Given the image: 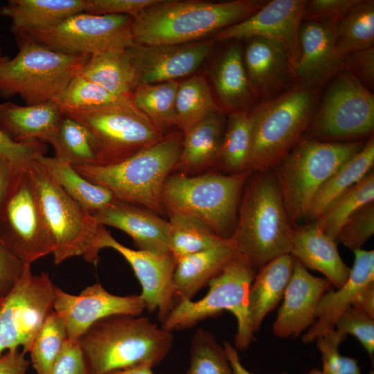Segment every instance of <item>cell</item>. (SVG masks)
Returning a JSON list of instances; mask_svg holds the SVG:
<instances>
[{"instance_id": "cell-36", "label": "cell", "mask_w": 374, "mask_h": 374, "mask_svg": "<svg viewBox=\"0 0 374 374\" xmlns=\"http://www.w3.org/2000/svg\"><path fill=\"white\" fill-rule=\"evenodd\" d=\"M339 55L373 47L374 1L361 0L345 17L335 24Z\"/></svg>"}, {"instance_id": "cell-45", "label": "cell", "mask_w": 374, "mask_h": 374, "mask_svg": "<svg viewBox=\"0 0 374 374\" xmlns=\"http://www.w3.org/2000/svg\"><path fill=\"white\" fill-rule=\"evenodd\" d=\"M346 337L335 329L317 339L321 355V374H362L356 359L343 356L339 346Z\"/></svg>"}, {"instance_id": "cell-55", "label": "cell", "mask_w": 374, "mask_h": 374, "mask_svg": "<svg viewBox=\"0 0 374 374\" xmlns=\"http://www.w3.org/2000/svg\"><path fill=\"white\" fill-rule=\"evenodd\" d=\"M351 307L374 319V283L360 291Z\"/></svg>"}, {"instance_id": "cell-33", "label": "cell", "mask_w": 374, "mask_h": 374, "mask_svg": "<svg viewBox=\"0 0 374 374\" xmlns=\"http://www.w3.org/2000/svg\"><path fill=\"white\" fill-rule=\"evenodd\" d=\"M37 160L67 195L91 214L115 199L109 190L89 181L73 166L55 156L43 155Z\"/></svg>"}, {"instance_id": "cell-14", "label": "cell", "mask_w": 374, "mask_h": 374, "mask_svg": "<svg viewBox=\"0 0 374 374\" xmlns=\"http://www.w3.org/2000/svg\"><path fill=\"white\" fill-rule=\"evenodd\" d=\"M374 96L350 71L336 75L308 130L313 139L337 141L373 134Z\"/></svg>"}, {"instance_id": "cell-60", "label": "cell", "mask_w": 374, "mask_h": 374, "mask_svg": "<svg viewBox=\"0 0 374 374\" xmlns=\"http://www.w3.org/2000/svg\"><path fill=\"white\" fill-rule=\"evenodd\" d=\"M8 57L5 56V57H3L0 59V66L1 65V64L7 59Z\"/></svg>"}, {"instance_id": "cell-4", "label": "cell", "mask_w": 374, "mask_h": 374, "mask_svg": "<svg viewBox=\"0 0 374 374\" xmlns=\"http://www.w3.org/2000/svg\"><path fill=\"white\" fill-rule=\"evenodd\" d=\"M182 139L180 132H173L118 163L73 166L89 181L109 190L116 199L161 214L163 186L177 161Z\"/></svg>"}, {"instance_id": "cell-25", "label": "cell", "mask_w": 374, "mask_h": 374, "mask_svg": "<svg viewBox=\"0 0 374 374\" xmlns=\"http://www.w3.org/2000/svg\"><path fill=\"white\" fill-rule=\"evenodd\" d=\"M290 255L305 268L323 274L337 288L348 278L350 268L342 260L336 241L325 234L314 222L292 228Z\"/></svg>"}, {"instance_id": "cell-15", "label": "cell", "mask_w": 374, "mask_h": 374, "mask_svg": "<svg viewBox=\"0 0 374 374\" xmlns=\"http://www.w3.org/2000/svg\"><path fill=\"white\" fill-rule=\"evenodd\" d=\"M55 286L47 272L33 274L30 265L0 304V355L18 349L25 355L53 310Z\"/></svg>"}, {"instance_id": "cell-26", "label": "cell", "mask_w": 374, "mask_h": 374, "mask_svg": "<svg viewBox=\"0 0 374 374\" xmlns=\"http://www.w3.org/2000/svg\"><path fill=\"white\" fill-rule=\"evenodd\" d=\"M236 254L229 239L224 243L180 258L173 276L175 300H192Z\"/></svg>"}, {"instance_id": "cell-22", "label": "cell", "mask_w": 374, "mask_h": 374, "mask_svg": "<svg viewBox=\"0 0 374 374\" xmlns=\"http://www.w3.org/2000/svg\"><path fill=\"white\" fill-rule=\"evenodd\" d=\"M93 215L99 225L110 226L128 234L138 249L170 253L169 221L144 207L114 199Z\"/></svg>"}, {"instance_id": "cell-46", "label": "cell", "mask_w": 374, "mask_h": 374, "mask_svg": "<svg viewBox=\"0 0 374 374\" xmlns=\"http://www.w3.org/2000/svg\"><path fill=\"white\" fill-rule=\"evenodd\" d=\"M374 233V202L354 213L339 230L336 242L354 251L359 249Z\"/></svg>"}, {"instance_id": "cell-40", "label": "cell", "mask_w": 374, "mask_h": 374, "mask_svg": "<svg viewBox=\"0 0 374 374\" xmlns=\"http://www.w3.org/2000/svg\"><path fill=\"white\" fill-rule=\"evenodd\" d=\"M218 109L209 86L202 76L194 75L179 83L176 111L178 127L183 133Z\"/></svg>"}, {"instance_id": "cell-51", "label": "cell", "mask_w": 374, "mask_h": 374, "mask_svg": "<svg viewBox=\"0 0 374 374\" xmlns=\"http://www.w3.org/2000/svg\"><path fill=\"white\" fill-rule=\"evenodd\" d=\"M155 0H87L84 12L98 15H127L133 18Z\"/></svg>"}, {"instance_id": "cell-48", "label": "cell", "mask_w": 374, "mask_h": 374, "mask_svg": "<svg viewBox=\"0 0 374 374\" xmlns=\"http://www.w3.org/2000/svg\"><path fill=\"white\" fill-rule=\"evenodd\" d=\"M44 142L33 140L17 143L0 130V159L14 168L28 166L38 157L45 155Z\"/></svg>"}, {"instance_id": "cell-16", "label": "cell", "mask_w": 374, "mask_h": 374, "mask_svg": "<svg viewBox=\"0 0 374 374\" xmlns=\"http://www.w3.org/2000/svg\"><path fill=\"white\" fill-rule=\"evenodd\" d=\"M104 248L116 251L130 265L141 284L139 296L145 310L157 311L162 322L175 306L173 276L177 261L173 256L130 249L116 240L101 225L96 249L99 253Z\"/></svg>"}, {"instance_id": "cell-62", "label": "cell", "mask_w": 374, "mask_h": 374, "mask_svg": "<svg viewBox=\"0 0 374 374\" xmlns=\"http://www.w3.org/2000/svg\"><path fill=\"white\" fill-rule=\"evenodd\" d=\"M2 299H3V298L0 299V304H1V302Z\"/></svg>"}, {"instance_id": "cell-57", "label": "cell", "mask_w": 374, "mask_h": 374, "mask_svg": "<svg viewBox=\"0 0 374 374\" xmlns=\"http://www.w3.org/2000/svg\"><path fill=\"white\" fill-rule=\"evenodd\" d=\"M14 169L10 165L0 159V204L6 194Z\"/></svg>"}, {"instance_id": "cell-13", "label": "cell", "mask_w": 374, "mask_h": 374, "mask_svg": "<svg viewBox=\"0 0 374 374\" xmlns=\"http://www.w3.org/2000/svg\"><path fill=\"white\" fill-rule=\"evenodd\" d=\"M29 166L12 170L0 204V238L8 250L26 265L51 253Z\"/></svg>"}, {"instance_id": "cell-37", "label": "cell", "mask_w": 374, "mask_h": 374, "mask_svg": "<svg viewBox=\"0 0 374 374\" xmlns=\"http://www.w3.org/2000/svg\"><path fill=\"white\" fill-rule=\"evenodd\" d=\"M176 80L137 86L132 94L136 106L158 128L164 130L178 127Z\"/></svg>"}, {"instance_id": "cell-28", "label": "cell", "mask_w": 374, "mask_h": 374, "mask_svg": "<svg viewBox=\"0 0 374 374\" xmlns=\"http://www.w3.org/2000/svg\"><path fill=\"white\" fill-rule=\"evenodd\" d=\"M223 130L224 118L218 109L184 133L174 170L188 175L213 163L220 157Z\"/></svg>"}, {"instance_id": "cell-3", "label": "cell", "mask_w": 374, "mask_h": 374, "mask_svg": "<svg viewBox=\"0 0 374 374\" xmlns=\"http://www.w3.org/2000/svg\"><path fill=\"white\" fill-rule=\"evenodd\" d=\"M172 332L148 317L115 314L93 323L79 339L91 374L159 364L170 352Z\"/></svg>"}, {"instance_id": "cell-8", "label": "cell", "mask_w": 374, "mask_h": 374, "mask_svg": "<svg viewBox=\"0 0 374 374\" xmlns=\"http://www.w3.org/2000/svg\"><path fill=\"white\" fill-rule=\"evenodd\" d=\"M257 270L244 256L236 254L208 283L206 294L198 301L177 302L161 322V328L172 332L188 328L223 311L237 320L236 349L243 350L253 340L249 312V292Z\"/></svg>"}, {"instance_id": "cell-58", "label": "cell", "mask_w": 374, "mask_h": 374, "mask_svg": "<svg viewBox=\"0 0 374 374\" xmlns=\"http://www.w3.org/2000/svg\"><path fill=\"white\" fill-rule=\"evenodd\" d=\"M106 374H155V373L153 372L152 367L149 366H146V365H141V366H136L126 368L123 369L116 370L114 371L107 373Z\"/></svg>"}, {"instance_id": "cell-29", "label": "cell", "mask_w": 374, "mask_h": 374, "mask_svg": "<svg viewBox=\"0 0 374 374\" xmlns=\"http://www.w3.org/2000/svg\"><path fill=\"white\" fill-rule=\"evenodd\" d=\"M87 0H9L0 15L11 20L15 35L54 26L74 15L84 12Z\"/></svg>"}, {"instance_id": "cell-12", "label": "cell", "mask_w": 374, "mask_h": 374, "mask_svg": "<svg viewBox=\"0 0 374 374\" xmlns=\"http://www.w3.org/2000/svg\"><path fill=\"white\" fill-rule=\"evenodd\" d=\"M133 20L127 15L82 12L54 26L15 37L17 41H30L62 53L91 57L124 51L132 45Z\"/></svg>"}, {"instance_id": "cell-59", "label": "cell", "mask_w": 374, "mask_h": 374, "mask_svg": "<svg viewBox=\"0 0 374 374\" xmlns=\"http://www.w3.org/2000/svg\"><path fill=\"white\" fill-rule=\"evenodd\" d=\"M283 374H285V373H283ZM307 374H321V370L318 368H313L310 370Z\"/></svg>"}, {"instance_id": "cell-5", "label": "cell", "mask_w": 374, "mask_h": 374, "mask_svg": "<svg viewBox=\"0 0 374 374\" xmlns=\"http://www.w3.org/2000/svg\"><path fill=\"white\" fill-rule=\"evenodd\" d=\"M317 98L315 87L299 84L249 113L252 142L248 171L271 170L290 152L311 123Z\"/></svg>"}, {"instance_id": "cell-1", "label": "cell", "mask_w": 374, "mask_h": 374, "mask_svg": "<svg viewBox=\"0 0 374 374\" xmlns=\"http://www.w3.org/2000/svg\"><path fill=\"white\" fill-rule=\"evenodd\" d=\"M267 1L155 0L134 18V43L177 45L198 42L247 19Z\"/></svg>"}, {"instance_id": "cell-38", "label": "cell", "mask_w": 374, "mask_h": 374, "mask_svg": "<svg viewBox=\"0 0 374 374\" xmlns=\"http://www.w3.org/2000/svg\"><path fill=\"white\" fill-rule=\"evenodd\" d=\"M371 202H374L373 170L337 197L313 222L335 240L344 224L361 208Z\"/></svg>"}, {"instance_id": "cell-39", "label": "cell", "mask_w": 374, "mask_h": 374, "mask_svg": "<svg viewBox=\"0 0 374 374\" xmlns=\"http://www.w3.org/2000/svg\"><path fill=\"white\" fill-rule=\"evenodd\" d=\"M169 217L170 252L176 261L229 240L217 235L207 225L193 217L170 214Z\"/></svg>"}, {"instance_id": "cell-61", "label": "cell", "mask_w": 374, "mask_h": 374, "mask_svg": "<svg viewBox=\"0 0 374 374\" xmlns=\"http://www.w3.org/2000/svg\"><path fill=\"white\" fill-rule=\"evenodd\" d=\"M3 57V56L1 55V47H0V59Z\"/></svg>"}, {"instance_id": "cell-53", "label": "cell", "mask_w": 374, "mask_h": 374, "mask_svg": "<svg viewBox=\"0 0 374 374\" xmlns=\"http://www.w3.org/2000/svg\"><path fill=\"white\" fill-rule=\"evenodd\" d=\"M27 266L8 250L0 238V299L12 289Z\"/></svg>"}, {"instance_id": "cell-18", "label": "cell", "mask_w": 374, "mask_h": 374, "mask_svg": "<svg viewBox=\"0 0 374 374\" xmlns=\"http://www.w3.org/2000/svg\"><path fill=\"white\" fill-rule=\"evenodd\" d=\"M305 0L267 1L247 19L227 27L215 35L217 41L262 37L283 44L290 57L293 73L299 55V34L303 21Z\"/></svg>"}, {"instance_id": "cell-27", "label": "cell", "mask_w": 374, "mask_h": 374, "mask_svg": "<svg viewBox=\"0 0 374 374\" xmlns=\"http://www.w3.org/2000/svg\"><path fill=\"white\" fill-rule=\"evenodd\" d=\"M62 116L54 102L25 106L6 102L0 104V130L17 143H45Z\"/></svg>"}, {"instance_id": "cell-10", "label": "cell", "mask_w": 374, "mask_h": 374, "mask_svg": "<svg viewBox=\"0 0 374 374\" xmlns=\"http://www.w3.org/2000/svg\"><path fill=\"white\" fill-rule=\"evenodd\" d=\"M17 43V54L0 66V96L18 95L28 105L54 102L90 57L62 53L30 41Z\"/></svg>"}, {"instance_id": "cell-20", "label": "cell", "mask_w": 374, "mask_h": 374, "mask_svg": "<svg viewBox=\"0 0 374 374\" xmlns=\"http://www.w3.org/2000/svg\"><path fill=\"white\" fill-rule=\"evenodd\" d=\"M330 285L326 278L313 276L294 259L283 301L272 326L273 333L287 338L296 337L310 328L315 321L318 303Z\"/></svg>"}, {"instance_id": "cell-42", "label": "cell", "mask_w": 374, "mask_h": 374, "mask_svg": "<svg viewBox=\"0 0 374 374\" xmlns=\"http://www.w3.org/2000/svg\"><path fill=\"white\" fill-rule=\"evenodd\" d=\"M54 103L61 112L112 105H135L132 97L115 95L80 73L72 79Z\"/></svg>"}, {"instance_id": "cell-52", "label": "cell", "mask_w": 374, "mask_h": 374, "mask_svg": "<svg viewBox=\"0 0 374 374\" xmlns=\"http://www.w3.org/2000/svg\"><path fill=\"white\" fill-rule=\"evenodd\" d=\"M345 69L371 91L374 87V47L350 53L344 57Z\"/></svg>"}, {"instance_id": "cell-2", "label": "cell", "mask_w": 374, "mask_h": 374, "mask_svg": "<svg viewBox=\"0 0 374 374\" xmlns=\"http://www.w3.org/2000/svg\"><path fill=\"white\" fill-rule=\"evenodd\" d=\"M251 172L229 240L237 253L258 270L271 260L290 254L292 227L271 169Z\"/></svg>"}, {"instance_id": "cell-32", "label": "cell", "mask_w": 374, "mask_h": 374, "mask_svg": "<svg viewBox=\"0 0 374 374\" xmlns=\"http://www.w3.org/2000/svg\"><path fill=\"white\" fill-rule=\"evenodd\" d=\"M213 82L223 105L237 111H245L255 98L246 73L243 53L238 44L229 46L216 63Z\"/></svg>"}, {"instance_id": "cell-9", "label": "cell", "mask_w": 374, "mask_h": 374, "mask_svg": "<svg viewBox=\"0 0 374 374\" xmlns=\"http://www.w3.org/2000/svg\"><path fill=\"white\" fill-rule=\"evenodd\" d=\"M29 170L49 234L54 263L60 265L80 256L96 263L99 258L96 246L101 225L65 193L37 159Z\"/></svg>"}, {"instance_id": "cell-44", "label": "cell", "mask_w": 374, "mask_h": 374, "mask_svg": "<svg viewBox=\"0 0 374 374\" xmlns=\"http://www.w3.org/2000/svg\"><path fill=\"white\" fill-rule=\"evenodd\" d=\"M183 374H233L224 347L211 332L197 330L192 339L190 366Z\"/></svg>"}, {"instance_id": "cell-31", "label": "cell", "mask_w": 374, "mask_h": 374, "mask_svg": "<svg viewBox=\"0 0 374 374\" xmlns=\"http://www.w3.org/2000/svg\"><path fill=\"white\" fill-rule=\"evenodd\" d=\"M374 137L371 135L362 148L344 162L314 195L307 219L314 222L341 195L361 181L373 167Z\"/></svg>"}, {"instance_id": "cell-17", "label": "cell", "mask_w": 374, "mask_h": 374, "mask_svg": "<svg viewBox=\"0 0 374 374\" xmlns=\"http://www.w3.org/2000/svg\"><path fill=\"white\" fill-rule=\"evenodd\" d=\"M53 310L64 323L68 339L78 342L96 321L115 314L140 316L145 307L139 295L118 296L96 283L79 294L67 293L55 286Z\"/></svg>"}, {"instance_id": "cell-50", "label": "cell", "mask_w": 374, "mask_h": 374, "mask_svg": "<svg viewBox=\"0 0 374 374\" xmlns=\"http://www.w3.org/2000/svg\"><path fill=\"white\" fill-rule=\"evenodd\" d=\"M48 374H91L79 341L67 339Z\"/></svg>"}, {"instance_id": "cell-23", "label": "cell", "mask_w": 374, "mask_h": 374, "mask_svg": "<svg viewBox=\"0 0 374 374\" xmlns=\"http://www.w3.org/2000/svg\"><path fill=\"white\" fill-rule=\"evenodd\" d=\"M243 61L250 87L255 97L263 100L278 94L294 73L288 53L280 42L262 38L249 39Z\"/></svg>"}, {"instance_id": "cell-41", "label": "cell", "mask_w": 374, "mask_h": 374, "mask_svg": "<svg viewBox=\"0 0 374 374\" xmlns=\"http://www.w3.org/2000/svg\"><path fill=\"white\" fill-rule=\"evenodd\" d=\"M252 142V124L249 112H233L223 135L220 157L231 174L247 170Z\"/></svg>"}, {"instance_id": "cell-24", "label": "cell", "mask_w": 374, "mask_h": 374, "mask_svg": "<svg viewBox=\"0 0 374 374\" xmlns=\"http://www.w3.org/2000/svg\"><path fill=\"white\" fill-rule=\"evenodd\" d=\"M353 252L354 262L348 278L337 290L329 289L322 296L315 321L302 338L304 344L311 343L335 329L338 318L351 307L360 291L374 283V251L359 249Z\"/></svg>"}, {"instance_id": "cell-54", "label": "cell", "mask_w": 374, "mask_h": 374, "mask_svg": "<svg viewBox=\"0 0 374 374\" xmlns=\"http://www.w3.org/2000/svg\"><path fill=\"white\" fill-rule=\"evenodd\" d=\"M30 364L19 349L7 350L0 355V374H26Z\"/></svg>"}, {"instance_id": "cell-49", "label": "cell", "mask_w": 374, "mask_h": 374, "mask_svg": "<svg viewBox=\"0 0 374 374\" xmlns=\"http://www.w3.org/2000/svg\"><path fill=\"white\" fill-rule=\"evenodd\" d=\"M360 1H307L303 20L335 24L345 17Z\"/></svg>"}, {"instance_id": "cell-19", "label": "cell", "mask_w": 374, "mask_h": 374, "mask_svg": "<svg viewBox=\"0 0 374 374\" xmlns=\"http://www.w3.org/2000/svg\"><path fill=\"white\" fill-rule=\"evenodd\" d=\"M214 42L201 40L177 45H140L125 49L136 85L175 81L194 73L212 53Z\"/></svg>"}, {"instance_id": "cell-11", "label": "cell", "mask_w": 374, "mask_h": 374, "mask_svg": "<svg viewBox=\"0 0 374 374\" xmlns=\"http://www.w3.org/2000/svg\"><path fill=\"white\" fill-rule=\"evenodd\" d=\"M90 133L97 165L118 163L164 137L136 105H112L62 112Z\"/></svg>"}, {"instance_id": "cell-30", "label": "cell", "mask_w": 374, "mask_h": 374, "mask_svg": "<svg viewBox=\"0 0 374 374\" xmlns=\"http://www.w3.org/2000/svg\"><path fill=\"white\" fill-rule=\"evenodd\" d=\"M294 263V258L285 254L271 260L257 271L249 292V312L254 333L283 299Z\"/></svg>"}, {"instance_id": "cell-47", "label": "cell", "mask_w": 374, "mask_h": 374, "mask_svg": "<svg viewBox=\"0 0 374 374\" xmlns=\"http://www.w3.org/2000/svg\"><path fill=\"white\" fill-rule=\"evenodd\" d=\"M336 330L346 337L350 334L356 337L368 354L373 358L374 353V319L354 309L347 308L338 318Z\"/></svg>"}, {"instance_id": "cell-43", "label": "cell", "mask_w": 374, "mask_h": 374, "mask_svg": "<svg viewBox=\"0 0 374 374\" xmlns=\"http://www.w3.org/2000/svg\"><path fill=\"white\" fill-rule=\"evenodd\" d=\"M67 339L65 326L53 310L44 321L28 352L36 374H48Z\"/></svg>"}, {"instance_id": "cell-6", "label": "cell", "mask_w": 374, "mask_h": 374, "mask_svg": "<svg viewBox=\"0 0 374 374\" xmlns=\"http://www.w3.org/2000/svg\"><path fill=\"white\" fill-rule=\"evenodd\" d=\"M365 143L301 138L271 169L291 223L307 219L310 203L319 188Z\"/></svg>"}, {"instance_id": "cell-35", "label": "cell", "mask_w": 374, "mask_h": 374, "mask_svg": "<svg viewBox=\"0 0 374 374\" xmlns=\"http://www.w3.org/2000/svg\"><path fill=\"white\" fill-rule=\"evenodd\" d=\"M55 157L71 166H96L93 139L80 123L63 114L53 132L46 139Z\"/></svg>"}, {"instance_id": "cell-7", "label": "cell", "mask_w": 374, "mask_h": 374, "mask_svg": "<svg viewBox=\"0 0 374 374\" xmlns=\"http://www.w3.org/2000/svg\"><path fill=\"white\" fill-rule=\"evenodd\" d=\"M250 173L245 171L193 177L181 173L170 175L162 193L164 211L168 215L193 217L217 235L229 239L236 223L242 193Z\"/></svg>"}, {"instance_id": "cell-21", "label": "cell", "mask_w": 374, "mask_h": 374, "mask_svg": "<svg viewBox=\"0 0 374 374\" xmlns=\"http://www.w3.org/2000/svg\"><path fill=\"white\" fill-rule=\"evenodd\" d=\"M299 41L300 55L294 73L299 84L316 87L345 69L344 57L336 48L335 24L305 21Z\"/></svg>"}, {"instance_id": "cell-56", "label": "cell", "mask_w": 374, "mask_h": 374, "mask_svg": "<svg viewBox=\"0 0 374 374\" xmlns=\"http://www.w3.org/2000/svg\"><path fill=\"white\" fill-rule=\"evenodd\" d=\"M224 349L230 363L233 374H253L241 364L237 349L229 342L224 343Z\"/></svg>"}, {"instance_id": "cell-34", "label": "cell", "mask_w": 374, "mask_h": 374, "mask_svg": "<svg viewBox=\"0 0 374 374\" xmlns=\"http://www.w3.org/2000/svg\"><path fill=\"white\" fill-rule=\"evenodd\" d=\"M80 74L120 96L132 97L137 87L125 50L90 57Z\"/></svg>"}]
</instances>
